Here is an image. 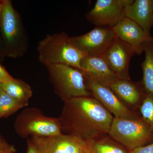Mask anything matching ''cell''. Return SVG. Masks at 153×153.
<instances>
[{
  "label": "cell",
  "instance_id": "obj_24",
  "mask_svg": "<svg viewBox=\"0 0 153 153\" xmlns=\"http://www.w3.org/2000/svg\"><path fill=\"white\" fill-rule=\"evenodd\" d=\"M27 153H40L30 138L27 139Z\"/></svg>",
  "mask_w": 153,
  "mask_h": 153
},
{
  "label": "cell",
  "instance_id": "obj_13",
  "mask_svg": "<svg viewBox=\"0 0 153 153\" xmlns=\"http://www.w3.org/2000/svg\"><path fill=\"white\" fill-rule=\"evenodd\" d=\"M81 66L85 76L105 86L109 87L118 79L102 55L85 56L81 61Z\"/></svg>",
  "mask_w": 153,
  "mask_h": 153
},
{
  "label": "cell",
  "instance_id": "obj_1",
  "mask_svg": "<svg viewBox=\"0 0 153 153\" xmlns=\"http://www.w3.org/2000/svg\"><path fill=\"white\" fill-rule=\"evenodd\" d=\"M63 102L58 117L62 132L85 141L108 133L114 118L96 99L81 97Z\"/></svg>",
  "mask_w": 153,
  "mask_h": 153
},
{
  "label": "cell",
  "instance_id": "obj_8",
  "mask_svg": "<svg viewBox=\"0 0 153 153\" xmlns=\"http://www.w3.org/2000/svg\"><path fill=\"white\" fill-rule=\"evenodd\" d=\"M116 38L109 27H96L89 32L71 37L75 47L86 56L102 55Z\"/></svg>",
  "mask_w": 153,
  "mask_h": 153
},
{
  "label": "cell",
  "instance_id": "obj_3",
  "mask_svg": "<svg viewBox=\"0 0 153 153\" xmlns=\"http://www.w3.org/2000/svg\"><path fill=\"white\" fill-rule=\"evenodd\" d=\"M46 67L55 93L63 102L90 96L91 93L81 70L63 64H52Z\"/></svg>",
  "mask_w": 153,
  "mask_h": 153
},
{
  "label": "cell",
  "instance_id": "obj_14",
  "mask_svg": "<svg viewBox=\"0 0 153 153\" xmlns=\"http://www.w3.org/2000/svg\"><path fill=\"white\" fill-rule=\"evenodd\" d=\"M126 17L140 26L151 35L153 27V0H135L127 6Z\"/></svg>",
  "mask_w": 153,
  "mask_h": 153
},
{
  "label": "cell",
  "instance_id": "obj_9",
  "mask_svg": "<svg viewBox=\"0 0 153 153\" xmlns=\"http://www.w3.org/2000/svg\"><path fill=\"white\" fill-rule=\"evenodd\" d=\"M134 54L131 47L116 36L114 41L102 55L118 79H130V61Z\"/></svg>",
  "mask_w": 153,
  "mask_h": 153
},
{
  "label": "cell",
  "instance_id": "obj_23",
  "mask_svg": "<svg viewBox=\"0 0 153 153\" xmlns=\"http://www.w3.org/2000/svg\"><path fill=\"white\" fill-rule=\"evenodd\" d=\"M130 153H153V143L146 146L136 148L131 151Z\"/></svg>",
  "mask_w": 153,
  "mask_h": 153
},
{
  "label": "cell",
  "instance_id": "obj_18",
  "mask_svg": "<svg viewBox=\"0 0 153 153\" xmlns=\"http://www.w3.org/2000/svg\"><path fill=\"white\" fill-rule=\"evenodd\" d=\"M27 106L12 98L2 90L0 94V118L7 117Z\"/></svg>",
  "mask_w": 153,
  "mask_h": 153
},
{
  "label": "cell",
  "instance_id": "obj_2",
  "mask_svg": "<svg viewBox=\"0 0 153 153\" xmlns=\"http://www.w3.org/2000/svg\"><path fill=\"white\" fill-rule=\"evenodd\" d=\"M38 59L45 66L63 64L82 71L81 61L86 55L72 43L65 32L47 35L38 43Z\"/></svg>",
  "mask_w": 153,
  "mask_h": 153
},
{
  "label": "cell",
  "instance_id": "obj_28",
  "mask_svg": "<svg viewBox=\"0 0 153 153\" xmlns=\"http://www.w3.org/2000/svg\"></svg>",
  "mask_w": 153,
  "mask_h": 153
},
{
  "label": "cell",
  "instance_id": "obj_10",
  "mask_svg": "<svg viewBox=\"0 0 153 153\" xmlns=\"http://www.w3.org/2000/svg\"><path fill=\"white\" fill-rule=\"evenodd\" d=\"M40 153H74L86 144V141L69 134L30 138Z\"/></svg>",
  "mask_w": 153,
  "mask_h": 153
},
{
  "label": "cell",
  "instance_id": "obj_17",
  "mask_svg": "<svg viewBox=\"0 0 153 153\" xmlns=\"http://www.w3.org/2000/svg\"><path fill=\"white\" fill-rule=\"evenodd\" d=\"M145 58L142 64L143 84L146 94L153 97V39L145 45Z\"/></svg>",
  "mask_w": 153,
  "mask_h": 153
},
{
  "label": "cell",
  "instance_id": "obj_5",
  "mask_svg": "<svg viewBox=\"0 0 153 153\" xmlns=\"http://www.w3.org/2000/svg\"><path fill=\"white\" fill-rule=\"evenodd\" d=\"M1 30L9 54L23 56L28 48V39L20 15L10 0L1 1Z\"/></svg>",
  "mask_w": 153,
  "mask_h": 153
},
{
  "label": "cell",
  "instance_id": "obj_6",
  "mask_svg": "<svg viewBox=\"0 0 153 153\" xmlns=\"http://www.w3.org/2000/svg\"><path fill=\"white\" fill-rule=\"evenodd\" d=\"M108 133L131 151L143 146L153 137L152 131L143 120L121 118L113 119Z\"/></svg>",
  "mask_w": 153,
  "mask_h": 153
},
{
  "label": "cell",
  "instance_id": "obj_16",
  "mask_svg": "<svg viewBox=\"0 0 153 153\" xmlns=\"http://www.w3.org/2000/svg\"><path fill=\"white\" fill-rule=\"evenodd\" d=\"M1 85L5 93L17 101L29 105V101L33 96V91L27 82L14 78Z\"/></svg>",
  "mask_w": 153,
  "mask_h": 153
},
{
  "label": "cell",
  "instance_id": "obj_25",
  "mask_svg": "<svg viewBox=\"0 0 153 153\" xmlns=\"http://www.w3.org/2000/svg\"><path fill=\"white\" fill-rule=\"evenodd\" d=\"M91 153V150L89 145L88 144V141H86V144L85 146L79 149L78 150L76 151L75 153Z\"/></svg>",
  "mask_w": 153,
  "mask_h": 153
},
{
  "label": "cell",
  "instance_id": "obj_26",
  "mask_svg": "<svg viewBox=\"0 0 153 153\" xmlns=\"http://www.w3.org/2000/svg\"><path fill=\"white\" fill-rule=\"evenodd\" d=\"M2 4L1 1H0V30H1V15Z\"/></svg>",
  "mask_w": 153,
  "mask_h": 153
},
{
  "label": "cell",
  "instance_id": "obj_19",
  "mask_svg": "<svg viewBox=\"0 0 153 153\" xmlns=\"http://www.w3.org/2000/svg\"><path fill=\"white\" fill-rule=\"evenodd\" d=\"M140 111L143 120L149 126L153 132V97L152 96L146 94L140 107Z\"/></svg>",
  "mask_w": 153,
  "mask_h": 153
},
{
  "label": "cell",
  "instance_id": "obj_20",
  "mask_svg": "<svg viewBox=\"0 0 153 153\" xmlns=\"http://www.w3.org/2000/svg\"><path fill=\"white\" fill-rule=\"evenodd\" d=\"M87 141L92 153H127L120 148L110 144L96 143L94 140Z\"/></svg>",
  "mask_w": 153,
  "mask_h": 153
},
{
  "label": "cell",
  "instance_id": "obj_12",
  "mask_svg": "<svg viewBox=\"0 0 153 153\" xmlns=\"http://www.w3.org/2000/svg\"><path fill=\"white\" fill-rule=\"evenodd\" d=\"M116 36L133 49L135 54L141 55L144 52L145 44L153 40L135 22L125 17L111 27Z\"/></svg>",
  "mask_w": 153,
  "mask_h": 153
},
{
  "label": "cell",
  "instance_id": "obj_21",
  "mask_svg": "<svg viewBox=\"0 0 153 153\" xmlns=\"http://www.w3.org/2000/svg\"><path fill=\"white\" fill-rule=\"evenodd\" d=\"M16 149L14 145L10 144L0 136V153H16Z\"/></svg>",
  "mask_w": 153,
  "mask_h": 153
},
{
  "label": "cell",
  "instance_id": "obj_15",
  "mask_svg": "<svg viewBox=\"0 0 153 153\" xmlns=\"http://www.w3.org/2000/svg\"><path fill=\"white\" fill-rule=\"evenodd\" d=\"M109 87L119 99L128 104H137L142 96L140 88L130 79H117L110 84Z\"/></svg>",
  "mask_w": 153,
  "mask_h": 153
},
{
  "label": "cell",
  "instance_id": "obj_11",
  "mask_svg": "<svg viewBox=\"0 0 153 153\" xmlns=\"http://www.w3.org/2000/svg\"><path fill=\"white\" fill-rule=\"evenodd\" d=\"M85 76L88 88L94 98L115 118L134 119L131 111L120 100L109 87L96 82Z\"/></svg>",
  "mask_w": 153,
  "mask_h": 153
},
{
  "label": "cell",
  "instance_id": "obj_27",
  "mask_svg": "<svg viewBox=\"0 0 153 153\" xmlns=\"http://www.w3.org/2000/svg\"><path fill=\"white\" fill-rule=\"evenodd\" d=\"M2 91V89L1 85V84H0V94Z\"/></svg>",
  "mask_w": 153,
  "mask_h": 153
},
{
  "label": "cell",
  "instance_id": "obj_4",
  "mask_svg": "<svg viewBox=\"0 0 153 153\" xmlns=\"http://www.w3.org/2000/svg\"><path fill=\"white\" fill-rule=\"evenodd\" d=\"M15 130L24 139L52 136L63 134L58 118L49 117L36 108H25L18 115Z\"/></svg>",
  "mask_w": 153,
  "mask_h": 153
},
{
  "label": "cell",
  "instance_id": "obj_7",
  "mask_svg": "<svg viewBox=\"0 0 153 153\" xmlns=\"http://www.w3.org/2000/svg\"><path fill=\"white\" fill-rule=\"evenodd\" d=\"M134 0H97L86 19L96 27H112L125 18L127 6Z\"/></svg>",
  "mask_w": 153,
  "mask_h": 153
},
{
  "label": "cell",
  "instance_id": "obj_22",
  "mask_svg": "<svg viewBox=\"0 0 153 153\" xmlns=\"http://www.w3.org/2000/svg\"><path fill=\"white\" fill-rule=\"evenodd\" d=\"M13 78L0 63V84L7 82Z\"/></svg>",
  "mask_w": 153,
  "mask_h": 153
}]
</instances>
